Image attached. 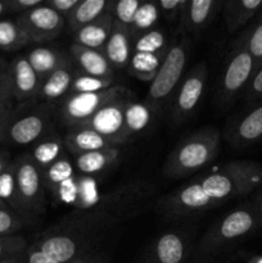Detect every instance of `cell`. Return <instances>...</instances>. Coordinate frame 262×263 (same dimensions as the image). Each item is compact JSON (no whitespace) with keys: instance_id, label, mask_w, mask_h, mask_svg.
Here are the masks:
<instances>
[{"instance_id":"6da1fadb","label":"cell","mask_w":262,"mask_h":263,"mask_svg":"<svg viewBox=\"0 0 262 263\" xmlns=\"http://www.w3.org/2000/svg\"><path fill=\"white\" fill-rule=\"evenodd\" d=\"M261 185V164L253 161H231L159 198L156 210L167 220H184L248 195Z\"/></svg>"},{"instance_id":"7a4b0ae2","label":"cell","mask_w":262,"mask_h":263,"mask_svg":"<svg viewBox=\"0 0 262 263\" xmlns=\"http://www.w3.org/2000/svg\"><path fill=\"white\" fill-rule=\"evenodd\" d=\"M153 194V184L133 180L115 187L85 208L71 211L49 230L71 236L90 253L116 228L144 212Z\"/></svg>"},{"instance_id":"3957f363","label":"cell","mask_w":262,"mask_h":263,"mask_svg":"<svg viewBox=\"0 0 262 263\" xmlns=\"http://www.w3.org/2000/svg\"><path fill=\"white\" fill-rule=\"evenodd\" d=\"M259 225L254 205L235 208L205 231L194 246L192 257H195V261L199 263L212 261L251 235Z\"/></svg>"},{"instance_id":"277c9868","label":"cell","mask_w":262,"mask_h":263,"mask_svg":"<svg viewBox=\"0 0 262 263\" xmlns=\"http://www.w3.org/2000/svg\"><path fill=\"white\" fill-rule=\"evenodd\" d=\"M221 133L216 127H203L180 141L164 162L163 174L170 179H184L210 166L218 156Z\"/></svg>"},{"instance_id":"5b68a950","label":"cell","mask_w":262,"mask_h":263,"mask_svg":"<svg viewBox=\"0 0 262 263\" xmlns=\"http://www.w3.org/2000/svg\"><path fill=\"white\" fill-rule=\"evenodd\" d=\"M190 49L192 41L189 36H181L174 40L167 48L161 67L149 85L144 100L156 116H161L169 109L170 102L184 79Z\"/></svg>"},{"instance_id":"8992f818","label":"cell","mask_w":262,"mask_h":263,"mask_svg":"<svg viewBox=\"0 0 262 263\" xmlns=\"http://www.w3.org/2000/svg\"><path fill=\"white\" fill-rule=\"evenodd\" d=\"M53 110L49 104H21L0 128V144L31 145L53 133Z\"/></svg>"},{"instance_id":"52a82bcc","label":"cell","mask_w":262,"mask_h":263,"mask_svg":"<svg viewBox=\"0 0 262 263\" xmlns=\"http://www.w3.org/2000/svg\"><path fill=\"white\" fill-rule=\"evenodd\" d=\"M14 171L21 215L27 217L43 215L46 208L43 170L30 153H26L14 159Z\"/></svg>"},{"instance_id":"ba28073f","label":"cell","mask_w":262,"mask_h":263,"mask_svg":"<svg viewBox=\"0 0 262 263\" xmlns=\"http://www.w3.org/2000/svg\"><path fill=\"white\" fill-rule=\"evenodd\" d=\"M254 72L256 63L241 39L238 37L234 41L221 76L218 104L221 107H229L233 104L239 95L244 94Z\"/></svg>"},{"instance_id":"9c48e42d","label":"cell","mask_w":262,"mask_h":263,"mask_svg":"<svg viewBox=\"0 0 262 263\" xmlns=\"http://www.w3.org/2000/svg\"><path fill=\"white\" fill-rule=\"evenodd\" d=\"M205 84L207 66L204 62H199L186 72L170 102L169 118L171 126L182 125L195 115L204 95Z\"/></svg>"},{"instance_id":"30bf717a","label":"cell","mask_w":262,"mask_h":263,"mask_svg":"<svg viewBox=\"0 0 262 263\" xmlns=\"http://www.w3.org/2000/svg\"><path fill=\"white\" fill-rule=\"evenodd\" d=\"M190 229H170L157 235L144 251L139 263H188L194 251Z\"/></svg>"},{"instance_id":"8fae6325","label":"cell","mask_w":262,"mask_h":263,"mask_svg":"<svg viewBox=\"0 0 262 263\" xmlns=\"http://www.w3.org/2000/svg\"><path fill=\"white\" fill-rule=\"evenodd\" d=\"M130 90L120 85H113L112 87L103 91L87 92V94H69L62 102L59 108V117L62 122L69 128L84 126L100 108L113 102L117 98L122 97Z\"/></svg>"},{"instance_id":"7c38bea8","label":"cell","mask_w":262,"mask_h":263,"mask_svg":"<svg viewBox=\"0 0 262 263\" xmlns=\"http://www.w3.org/2000/svg\"><path fill=\"white\" fill-rule=\"evenodd\" d=\"M131 98H134L133 94L128 91L108 103L81 127H89L97 131L116 146L125 145L130 141L125 128V107Z\"/></svg>"},{"instance_id":"4fadbf2b","label":"cell","mask_w":262,"mask_h":263,"mask_svg":"<svg viewBox=\"0 0 262 263\" xmlns=\"http://www.w3.org/2000/svg\"><path fill=\"white\" fill-rule=\"evenodd\" d=\"M225 138L231 146L246 149L262 141V100L249 104L248 109L228 125Z\"/></svg>"},{"instance_id":"5bb4252c","label":"cell","mask_w":262,"mask_h":263,"mask_svg":"<svg viewBox=\"0 0 262 263\" xmlns=\"http://www.w3.org/2000/svg\"><path fill=\"white\" fill-rule=\"evenodd\" d=\"M17 21L27 31L32 43L39 44L58 37L66 25L64 18L45 3L30 12L18 15Z\"/></svg>"},{"instance_id":"9a60e30c","label":"cell","mask_w":262,"mask_h":263,"mask_svg":"<svg viewBox=\"0 0 262 263\" xmlns=\"http://www.w3.org/2000/svg\"><path fill=\"white\" fill-rule=\"evenodd\" d=\"M222 7L223 2L221 0H186L177 32L182 33V36L199 35L212 23Z\"/></svg>"},{"instance_id":"2e32d148","label":"cell","mask_w":262,"mask_h":263,"mask_svg":"<svg viewBox=\"0 0 262 263\" xmlns=\"http://www.w3.org/2000/svg\"><path fill=\"white\" fill-rule=\"evenodd\" d=\"M13 99L20 104H28L39 99L41 81L26 55H18L9 63Z\"/></svg>"},{"instance_id":"e0dca14e","label":"cell","mask_w":262,"mask_h":263,"mask_svg":"<svg viewBox=\"0 0 262 263\" xmlns=\"http://www.w3.org/2000/svg\"><path fill=\"white\" fill-rule=\"evenodd\" d=\"M43 176L46 193L50 195L51 200L55 204L63 200L68 202L69 194H74V166L72 164L68 154L51 164L49 168L44 170Z\"/></svg>"},{"instance_id":"ac0fdd59","label":"cell","mask_w":262,"mask_h":263,"mask_svg":"<svg viewBox=\"0 0 262 263\" xmlns=\"http://www.w3.org/2000/svg\"><path fill=\"white\" fill-rule=\"evenodd\" d=\"M63 143L68 154H72L73 157L90 153V152L102 151V149L117 148L108 139L89 127L69 128L63 138Z\"/></svg>"},{"instance_id":"d6986e66","label":"cell","mask_w":262,"mask_h":263,"mask_svg":"<svg viewBox=\"0 0 262 263\" xmlns=\"http://www.w3.org/2000/svg\"><path fill=\"white\" fill-rule=\"evenodd\" d=\"M133 32L128 28L115 23L109 39L105 44L103 53L115 69L128 67L134 53Z\"/></svg>"},{"instance_id":"ffe728a7","label":"cell","mask_w":262,"mask_h":263,"mask_svg":"<svg viewBox=\"0 0 262 263\" xmlns=\"http://www.w3.org/2000/svg\"><path fill=\"white\" fill-rule=\"evenodd\" d=\"M69 53L77 66L81 68V73L100 77V79L113 80L115 77V68L110 66L103 51L85 48L79 44L72 43Z\"/></svg>"},{"instance_id":"44dd1931","label":"cell","mask_w":262,"mask_h":263,"mask_svg":"<svg viewBox=\"0 0 262 263\" xmlns=\"http://www.w3.org/2000/svg\"><path fill=\"white\" fill-rule=\"evenodd\" d=\"M121 148H108L90 152L74 157V168L84 176H98L117 166L121 158Z\"/></svg>"},{"instance_id":"7402d4cb","label":"cell","mask_w":262,"mask_h":263,"mask_svg":"<svg viewBox=\"0 0 262 263\" xmlns=\"http://www.w3.org/2000/svg\"><path fill=\"white\" fill-rule=\"evenodd\" d=\"M74 74L76 73L69 59L67 63L57 68L50 76L41 81L39 98L44 99L46 103H55L61 99L64 100L71 92Z\"/></svg>"},{"instance_id":"603a6c76","label":"cell","mask_w":262,"mask_h":263,"mask_svg":"<svg viewBox=\"0 0 262 263\" xmlns=\"http://www.w3.org/2000/svg\"><path fill=\"white\" fill-rule=\"evenodd\" d=\"M115 18L109 9L102 18L74 32L73 43L85 46V48L103 51L108 39H109L110 32L115 27Z\"/></svg>"},{"instance_id":"cb8c5ba5","label":"cell","mask_w":262,"mask_h":263,"mask_svg":"<svg viewBox=\"0 0 262 263\" xmlns=\"http://www.w3.org/2000/svg\"><path fill=\"white\" fill-rule=\"evenodd\" d=\"M222 8L226 28L233 33L261 12L262 0H226Z\"/></svg>"},{"instance_id":"d4e9b609","label":"cell","mask_w":262,"mask_h":263,"mask_svg":"<svg viewBox=\"0 0 262 263\" xmlns=\"http://www.w3.org/2000/svg\"><path fill=\"white\" fill-rule=\"evenodd\" d=\"M25 55L33 71L39 76L40 81H44L57 68H59L69 61V57L67 54L62 53L61 50L55 48H45V46H39V48L32 49Z\"/></svg>"},{"instance_id":"484cf974","label":"cell","mask_w":262,"mask_h":263,"mask_svg":"<svg viewBox=\"0 0 262 263\" xmlns=\"http://www.w3.org/2000/svg\"><path fill=\"white\" fill-rule=\"evenodd\" d=\"M67 154H68V152L64 146L63 138H61L59 134L53 131L33 145L30 156L44 171Z\"/></svg>"},{"instance_id":"4316f807","label":"cell","mask_w":262,"mask_h":263,"mask_svg":"<svg viewBox=\"0 0 262 263\" xmlns=\"http://www.w3.org/2000/svg\"><path fill=\"white\" fill-rule=\"evenodd\" d=\"M108 0H81L68 17V25L73 32L102 18L112 7Z\"/></svg>"},{"instance_id":"83f0119b","label":"cell","mask_w":262,"mask_h":263,"mask_svg":"<svg viewBox=\"0 0 262 263\" xmlns=\"http://www.w3.org/2000/svg\"><path fill=\"white\" fill-rule=\"evenodd\" d=\"M153 112L145 103H140L131 98L125 107V128L128 139L144 133L153 121Z\"/></svg>"},{"instance_id":"f1b7e54d","label":"cell","mask_w":262,"mask_h":263,"mask_svg":"<svg viewBox=\"0 0 262 263\" xmlns=\"http://www.w3.org/2000/svg\"><path fill=\"white\" fill-rule=\"evenodd\" d=\"M33 44L17 20H0V50L17 51Z\"/></svg>"},{"instance_id":"f546056e","label":"cell","mask_w":262,"mask_h":263,"mask_svg":"<svg viewBox=\"0 0 262 263\" xmlns=\"http://www.w3.org/2000/svg\"><path fill=\"white\" fill-rule=\"evenodd\" d=\"M164 54L139 53L134 51L128 63V71L143 82H152L161 67Z\"/></svg>"},{"instance_id":"4dcf8cb0","label":"cell","mask_w":262,"mask_h":263,"mask_svg":"<svg viewBox=\"0 0 262 263\" xmlns=\"http://www.w3.org/2000/svg\"><path fill=\"white\" fill-rule=\"evenodd\" d=\"M159 14H161V12H159L157 2L141 3L138 12H136L135 18H134L133 27H131L133 35H141V33H145L156 28Z\"/></svg>"},{"instance_id":"1f68e13d","label":"cell","mask_w":262,"mask_h":263,"mask_svg":"<svg viewBox=\"0 0 262 263\" xmlns=\"http://www.w3.org/2000/svg\"><path fill=\"white\" fill-rule=\"evenodd\" d=\"M239 37L253 58L256 69H258L262 66V13Z\"/></svg>"},{"instance_id":"d6a6232c","label":"cell","mask_w":262,"mask_h":263,"mask_svg":"<svg viewBox=\"0 0 262 263\" xmlns=\"http://www.w3.org/2000/svg\"><path fill=\"white\" fill-rule=\"evenodd\" d=\"M170 44L167 43L166 33L163 30L153 28L145 33L139 35L134 43V51L139 53H152V54H166Z\"/></svg>"},{"instance_id":"836d02e7","label":"cell","mask_w":262,"mask_h":263,"mask_svg":"<svg viewBox=\"0 0 262 263\" xmlns=\"http://www.w3.org/2000/svg\"><path fill=\"white\" fill-rule=\"evenodd\" d=\"M0 202H3L15 212L21 213L17 195V182H15L14 161L0 175Z\"/></svg>"},{"instance_id":"e575fe53","label":"cell","mask_w":262,"mask_h":263,"mask_svg":"<svg viewBox=\"0 0 262 263\" xmlns=\"http://www.w3.org/2000/svg\"><path fill=\"white\" fill-rule=\"evenodd\" d=\"M113 80L100 79V77L89 76L85 73H76L73 77L69 94H87V92H98L112 87Z\"/></svg>"},{"instance_id":"d590c367","label":"cell","mask_w":262,"mask_h":263,"mask_svg":"<svg viewBox=\"0 0 262 263\" xmlns=\"http://www.w3.org/2000/svg\"><path fill=\"white\" fill-rule=\"evenodd\" d=\"M141 2H139V0H118V2H113L112 7H110V12H112L113 18H115V22L131 31L134 18H135V14Z\"/></svg>"},{"instance_id":"8d00e7d4","label":"cell","mask_w":262,"mask_h":263,"mask_svg":"<svg viewBox=\"0 0 262 263\" xmlns=\"http://www.w3.org/2000/svg\"><path fill=\"white\" fill-rule=\"evenodd\" d=\"M27 216L15 212L7 205L0 207V236H7L17 234L21 229L25 228L30 221Z\"/></svg>"},{"instance_id":"74e56055","label":"cell","mask_w":262,"mask_h":263,"mask_svg":"<svg viewBox=\"0 0 262 263\" xmlns=\"http://www.w3.org/2000/svg\"><path fill=\"white\" fill-rule=\"evenodd\" d=\"M27 247V240L25 236L20 235V234L0 236V261L23 253Z\"/></svg>"},{"instance_id":"f35d334b","label":"cell","mask_w":262,"mask_h":263,"mask_svg":"<svg viewBox=\"0 0 262 263\" xmlns=\"http://www.w3.org/2000/svg\"><path fill=\"white\" fill-rule=\"evenodd\" d=\"M159 12L169 22H176L181 17L186 0H158L157 2Z\"/></svg>"},{"instance_id":"ab89813d","label":"cell","mask_w":262,"mask_h":263,"mask_svg":"<svg viewBox=\"0 0 262 263\" xmlns=\"http://www.w3.org/2000/svg\"><path fill=\"white\" fill-rule=\"evenodd\" d=\"M243 98L246 103H248V105L262 100V66L254 72L253 77L244 91Z\"/></svg>"},{"instance_id":"60d3db41","label":"cell","mask_w":262,"mask_h":263,"mask_svg":"<svg viewBox=\"0 0 262 263\" xmlns=\"http://www.w3.org/2000/svg\"><path fill=\"white\" fill-rule=\"evenodd\" d=\"M45 3V0H7L8 12L10 13H27L35 8L40 7Z\"/></svg>"},{"instance_id":"b9f144b4","label":"cell","mask_w":262,"mask_h":263,"mask_svg":"<svg viewBox=\"0 0 262 263\" xmlns=\"http://www.w3.org/2000/svg\"><path fill=\"white\" fill-rule=\"evenodd\" d=\"M81 0H45V4L63 18H68Z\"/></svg>"},{"instance_id":"7bdbcfd3","label":"cell","mask_w":262,"mask_h":263,"mask_svg":"<svg viewBox=\"0 0 262 263\" xmlns=\"http://www.w3.org/2000/svg\"><path fill=\"white\" fill-rule=\"evenodd\" d=\"M9 67V66H8ZM13 99V89H12V79H10L9 69H5L0 73V103L8 102Z\"/></svg>"},{"instance_id":"ee69618b","label":"cell","mask_w":262,"mask_h":263,"mask_svg":"<svg viewBox=\"0 0 262 263\" xmlns=\"http://www.w3.org/2000/svg\"><path fill=\"white\" fill-rule=\"evenodd\" d=\"M25 263H59V262L54 261L53 258H50V257L46 256L45 253H43V252L39 251L38 248H35V247L30 244L25 252Z\"/></svg>"},{"instance_id":"f6af8a7d","label":"cell","mask_w":262,"mask_h":263,"mask_svg":"<svg viewBox=\"0 0 262 263\" xmlns=\"http://www.w3.org/2000/svg\"><path fill=\"white\" fill-rule=\"evenodd\" d=\"M14 110V100H8V102L0 103V128L9 121V118L12 117Z\"/></svg>"},{"instance_id":"bcb514c9","label":"cell","mask_w":262,"mask_h":263,"mask_svg":"<svg viewBox=\"0 0 262 263\" xmlns=\"http://www.w3.org/2000/svg\"><path fill=\"white\" fill-rule=\"evenodd\" d=\"M76 263H108V257L105 253L95 249V251L90 252L89 254H86L84 258H81Z\"/></svg>"},{"instance_id":"7dc6e473","label":"cell","mask_w":262,"mask_h":263,"mask_svg":"<svg viewBox=\"0 0 262 263\" xmlns=\"http://www.w3.org/2000/svg\"><path fill=\"white\" fill-rule=\"evenodd\" d=\"M12 163H13V161H12V157H10L9 152L0 149V175H2L3 172H4L5 170H7Z\"/></svg>"},{"instance_id":"c3c4849f","label":"cell","mask_w":262,"mask_h":263,"mask_svg":"<svg viewBox=\"0 0 262 263\" xmlns=\"http://www.w3.org/2000/svg\"><path fill=\"white\" fill-rule=\"evenodd\" d=\"M25 252L14 257H10V258L4 259V261H0V263H25Z\"/></svg>"},{"instance_id":"681fc988","label":"cell","mask_w":262,"mask_h":263,"mask_svg":"<svg viewBox=\"0 0 262 263\" xmlns=\"http://www.w3.org/2000/svg\"><path fill=\"white\" fill-rule=\"evenodd\" d=\"M254 208H256L257 215H258L259 223L262 225V194H261V197H258V199H257L256 204H254Z\"/></svg>"},{"instance_id":"f907efd6","label":"cell","mask_w":262,"mask_h":263,"mask_svg":"<svg viewBox=\"0 0 262 263\" xmlns=\"http://www.w3.org/2000/svg\"><path fill=\"white\" fill-rule=\"evenodd\" d=\"M8 12V7H7V0H0V17H2L4 13Z\"/></svg>"},{"instance_id":"816d5d0a","label":"cell","mask_w":262,"mask_h":263,"mask_svg":"<svg viewBox=\"0 0 262 263\" xmlns=\"http://www.w3.org/2000/svg\"><path fill=\"white\" fill-rule=\"evenodd\" d=\"M8 66H9V63H8V62L5 61V59L0 58V73H2L3 71H5V69L8 68Z\"/></svg>"},{"instance_id":"f5cc1de1","label":"cell","mask_w":262,"mask_h":263,"mask_svg":"<svg viewBox=\"0 0 262 263\" xmlns=\"http://www.w3.org/2000/svg\"><path fill=\"white\" fill-rule=\"evenodd\" d=\"M249 263H262V257H256V258L252 259Z\"/></svg>"},{"instance_id":"db71d44e","label":"cell","mask_w":262,"mask_h":263,"mask_svg":"<svg viewBox=\"0 0 262 263\" xmlns=\"http://www.w3.org/2000/svg\"><path fill=\"white\" fill-rule=\"evenodd\" d=\"M2 205H5V204L3 202H0V207H2ZM7 207H8V205H7Z\"/></svg>"}]
</instances>
